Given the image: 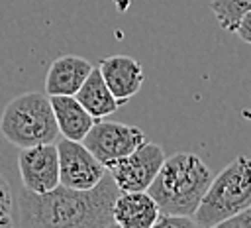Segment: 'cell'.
I'll return each instance as SVG.
<instances>
[{
	"instance_id": "1",
	"label": "cell",
	"mask_w": 251,
	"mask_h": 228,
	"mask_svg": "<svg viewBox=\"0 0 251 228\" xmlns=\"http://www.w3.org/2000/svg\"><path fill=\"white\" fill-rule=\"evenodd\" d=\"M120 195L110 171L92 189L57 185L49 193L24 189L20 195V220L24 228H110L116 226L114 202Z\"/></svg>"
},
{
	"instance_id": "2",
	"label": "cell",
	"mask_w": 251,
	"mask_h": 228,
	"mask_svg": "<svg viewBox=\"0 0 251 228\" xmlns=\"http://www.w3.org/2000/svg\"><path fill=\"white\" fill-rule=\"evenodd\" d=\"M214 175L204 159L192 151L169 155L147 193L165 214L192 216L198 210Z\"/></svg>"
},
{
	"instance_id": "3",
	"label": "cell",
	"mask_w": 251,
	"mask_h": 228,
	"mask_svg": "<svg viewBox=\"0 0 251 228\" xmlns=\"http://www.w3.org/2000/svg\"><path fill=\"white\" fill-rule=\"evenodd\" d=\"M0 132L20 149L39 143H55L61 132L51 106V96L37 90L14 96L0 116Z\"/></svg>"
},
{
	"instance_id": "4",
	"label": "cell",
	"mask_w": 251,
	"mask_h": 228,
	"mask_svg": "<svg viewBox=\"0 0 251 228\" xmlns=\"http://www.w3.org/2000/svg\"><path fill=\"white\" fill-rule=\"evenodd\" d=\"M251 204V157L237 155L210 183L198 210L194 212L196 226H222Z\"/></svg>"
},
{
	"instance_id": "5",
	"label": "cell",
	"mask_w": 251,
	"mask_h": 228,
	"mask_svg": "<svg viewBox=\"0 0 251 228\" xmlns=\"http://www.w3.org/2000/svg\"><path fill=\"white\" fill-rule=\"evenodd\" d=\"M145 140V134L141 128L112 120H96L90 132L84 136L82 143L106 165H114L118 159L129 155L133 149H137Z\"/></svg>"
},
{
	"instance_id": "6",
	"label": "cell",
	"mask_w": 251,
	"mask_h": 228,
	"mask_svg": "<svg viewBox=\"0 0 251 228\" xmlns=\"http://www.w3.org/2000/svg\"><path fill=\"white\" fill-rule=\"evenodd\" d=\"M167 155L159 143L143 142L129 155L108 167L120 191H147L161 171Z\"/></svg>"
},
{
	"instance_id": "7",
	"label": "cell",
	"mask_w": 251,
	"mask_h": 228,
	"mask_svg": "<svg viewBox=\"0 0 251 228\" xmlns=\"http://www.w3.org/2000/svg\"><path fill=\"white\" fill-rule=\"evenodd\" d=\"M57 149H59L61 185L65 187L92 189L108 173V167L82 142L63 138L61 142H57Z\"/></svg>"
},
{
	"instance_id": "8",
	"label": "cell",
	"mask_w": 251,
	"mask_h": 228,
	"mask_svg": "<svg viewBox=\"0 0 251 228\" xmlns=\"http://www.w3.org/2000/svg\"><path fill=\"white\" fill-rule=\"evenodd\" d=\"M18 169L24 189L33 193H49L61 185L59 149L55 143H39L22 147L18 153Z\"/></svg>"
},
{
	"instance_id": "9",
	"label": "cell",
	"mask_w": 251,
	"mask_h": 228,
	"mask_svg": "<svg viewBox=\"0 0 251 228\" xmlns=\"http://www.w3.org/2000/svg\"><path fill=\"white\" fill-rule=\"evenodd\" d=\"M98 69L120 104L133 98L145 79L141 63L129 55H110L100 61Z\"/></svg>"
},
{
	"instance_id": "10",
	"label": "cell",
	"mask_w": 251,
	"mask_h": 228,
	"mask_svg": "<svg viewBox=\"0 0 251 228\" xmlns=\"http://www.w3.org/2000/svg\"><path fill=\"white\" fill-rule=\"evenodd\" d=\"M161 208L147 191H120L114 202V220L120 228H153Z\"/></svg>"
},
{
	"instance_id": "11",
	"label": "cell",
	"mask_w": 251,
	"mask_h": 228,
	"mask_svg": "<svg viewBox=\"0 0 251 228\" xmlns=\"http://www.w3.org/2000/svg\"><path fill=\"white\" fill-rule=\"evenodd\" d=\"M94 67L90 61L78 55H61L57 57L45 75V92L49 96L55 94H76L82 83L88 79Z\"/></svg>"
},
{
	"instance_id": "12",
	"label": "cell",
	"mask_w": 251,
	"mask_h": 228,
	"mask_svg": "<svg viewBox=\"0 0 251 228\" xmlns=\"http://www.w3.org/2000/svg\"><path fill=\"white\" fill-rule=\"evenodd\" d=\"M51 106L63 138L82 142L96 122V118L80 104L75 94H55L51 96Z\"/></svg>"
},
{
	"instance_id": "13",
	"label": "cell",
	"mask_w": 251,
	"mask_h": 228,
	"mask_svg": "<svg viewBox=\"0 0 251 228\" xmlns=\"http://www.w3.org/2000/svg\"><path fill=\"white\" fill-rule=\"evenodd\" d=\"M80 104L96 118H106L110 114H114L118 110V106H122L118 102V98L114 96V92L110 90V86L106 85L100 69H92L88 79L82 83V86L78 88V92L75 94Z\"/></svg>"
},
{
	"instance_id": "14",
	"label": "cell",
	"mask_w": 251,
	"mask_h": 228,
	"mask_svg": "<svg viewBox=\"0 0 251 228\" xmlns=\"http://www.w3.org/2000/svg\"><path fill=\"white\" fill-rule=\"evenodd\" d=\"M210 8L222 29L235 31L239 20L251 10V0H210Z\"/></svg>"
},
{
	"instance_id": "15",
	"label": "cell",
	"mask_w": 251,
	"mask_h": 228,
	"mask_svg": "<svg viewBox=\"0 0 251 228\" xmlns=\"http://www.w3.org/2000/svg\"><path fill=\"white\" fill-rule=\"evenodd\" d=\"M155 226L157 228H192V226H196V220L192 216H184V214H165V212H161Z\"/></svg>"
},
{
	"instance_id": "16",
	"label": "cell",
	"mask_w": 251,
	"mask_h": 228,
	"mask_svg": "<svg viewBox=\"0 0 251 228\" xmlns=\"http://www.w3.org/2000/svg\"><path fill=\"white\" fill-rule=\"evenodd\" d=\"M12 206H14V195L8 179L0 173V216H12Z\"/></svg>"
},
{
	"instance_id": "17",
	"label": "cell",
	"mask_w": 251,
	"mask_h": 228,
	"mask_svg": "<svg viewBox=\"0 0 251 228\" xmlns=\"http://www.w3.org/2000/svg\"><path fill=\"white\" fill-rule=\"evenodd\" d=\"M222 228H251V204L237 212L235 216L222 222Z\"/></svg>"
},
{
	"instance_id": "18",
	"label": "cell",
	"mask_w": 251,
	"mask_h": 228,
	"mask_svg": "<svg viewBox=\"0 0 251 228\" xmlns=\"http://www.w3.org/2000/svg\"><path fill=\"white\" fill-rule=\"evenodd\" d=\"M233 33H237V37L241 41H245V43L251 45V10L239 20V24H237V28H235Z\"/></svg>"
},
{
	"instance_id": "19",
	"label": "cell",
	"mask_w": 251,
	"mask_h": 228,
	"mask_svg": "<svg viewBox=\"0 0 251 228\" xmlns=\"http://www.w3.org/2000/svg\"><path fill=\"white\" fill-rule=\"evenodd\" d=\"M4 226H14L12 216H0V228H4Z\"/></svg>"
}]
</instances>
